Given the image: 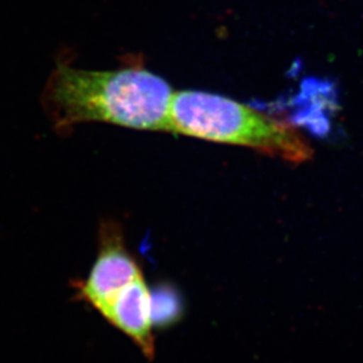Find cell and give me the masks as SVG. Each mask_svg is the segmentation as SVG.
<instances>
[{
	"label": "cell",
	"mask_w": 363,
	"mask_h": 363,
	"mask_svg": "<svg viewBox=\"0 0 363 363\" xmlns=\"http://www.w3.org/2000/svg\"><path fill=\"white\" fill-rule=\"evenodd\" d=\"M101 315L112 325L130 336L145 355H155V341L152 335L151 293L143 275L127 284L114 295L103 308Z\"/></svg>",
	"instance_id": "obj_3"
},
{
	"label": "cell",
	"mask_w": 363,
	"mask_h": 363,
	"mask_svg": "<svg viewBox=\"0 0 363 363\" xmlns=\"http://www.w3.org/2000/svg\"><path fill=\"white\" fill-rule=\"evenodd\" d=\"M168 130L221 144L253 148L286 162L300 164L312 148L291 125L226 96L180 91L173 93Z\"/></svg>",
	"instance_id": "obj_2"
},
{
	"label": "cell",
	"mask_w": 363,
	"mask_h": 363,
	"mask_svg": "<svg viewBox=\"0 0 363 363\" xmlns=\"http://www.w3.org/2000/svg\"><path fill=\"white\" fill-rule=\"evenodd\" d=\"M139 277L140 269L130 254L119 243H108L82 286V296L100 311L114 295Z\"/></svg>",
	"instance_id": "obj_4"
},
{
	"label": "cell",
	"mask_w": 363,
	"mask_h": 363,
	"mask_svg": "<svg viewBox=\"0 0 363 363\" xmlns=\"http://www.w3.org/2000/svg\"><path fill=\"white\" fill-rule=\"evenodd\" d=\"M182 313V298L174 288L164 286L151 293V318L153 325L167 327L177 323Z\"/></svg>",
	"instance_id": "obj_5"
},
{
	"label": "cell",
	"mask_w": 363,
	"mask_h": 363,
	"mask_svg": "<svg viewBox=\"0 0 363 363\" xmlns=\"http://www.w3.org/2000/svg\"><path fill=\"white\" fill-rule=\"evenodd\" d=\"M173 91L140 67L87 71L60 66L52 100L64 123H106L132 130H168Z\"/></svg>",
	"instance_id": "obj_1"
}]
</instances>
